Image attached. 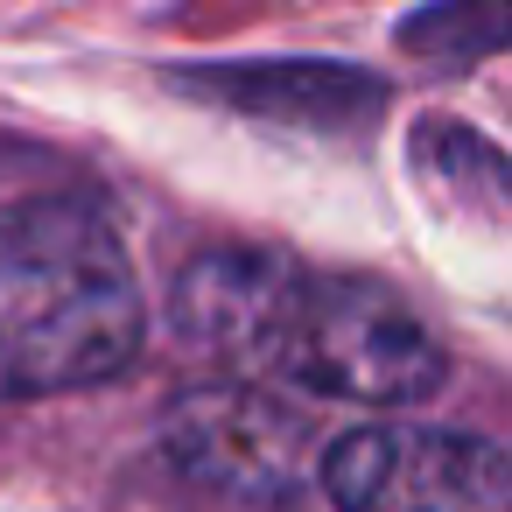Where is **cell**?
<instances>
[{"label": "cell", "mask_w": 512, "mask_h": 512, "mask_svg": "<svg viewBox=\"0 0 512 512\" xmlns=\"http://www.w3.org/2000/svg\"><path fill=\"white\" fill-rule=\"evenodd\" d=\"M414 162H421V176L435 190H449L456 211H470L477 197H491V211L512 218V162H498L477 134H463V127H421L414 134Z\"/></svg>", "instance_id": "8992f818"}, {"label": "cell", "mask_w": 512, "mask_h": 512, "mask_svg": "<svg viewBox=\"0 0 512 512\" xmlns=\"http://www.w3.org/2000/svg\"><path fill=\"white\" fill-rule=\"evenodd\" d=\"M141 358V288L106 211L29 197L0 211V400L120 379Z\"/></svg>", "instance_id": "7a4b0ae2"}, {"label": "cell", "mask_w": 512, "mask_h": 512, "mask_svg": "<svg viewBox=\"0 0 512 512\" xmlns=\"http://www.w3.org/2000/svg\"><path fill=\"white\" fill-rule=\"evenodd\" d=\"M183 92L225 106V113H253V120H288V127H365L386 106V78L330 64V57H260V64H197L176 78Z\"/></svg>", "instance_id": "277c9868"}, {"label": "cell", "mask_w": 512, "mask_h": 512, "mask_svg": "<svg viewBox=\"0 0 512 512\" xmlns=\"http://www.w3.org/2000/svg\"><path fill=\"white\" fill-rule=\"evenodd\" d=\"M337 512H512V456L484 435L372 421L323 449Z\"/></svg>", "instance_id": "3957f363"}, {"label": "cell", "mask_w": 512, "mask_h": 512, "mask_svg": "<svg viewBox=\"0 0 512 512\" xmlns=\"http://www.w3.org/2000/svg\"><path fill=\"white\" fill-rule=\"evenodd\" d=\"M176 323L211 358L323 400L400 407L442 386V344L400 295L288 253H204L176 281Z\"/></svg>", "instance_id": "6da1fadb"}, {"label": "cell", "mask_w": 512, "mask_h": 512, "mask_svg": "<svg viewBox=\"0 0 512 512\" xmlns=\"http://www.w3.org/2000/svg\"><path fill=\"white\" fill-rule=\"evenodd\" d=\"M400 50L428 71H463L498 50H512V0H428L400 22Z\"/></svg>", "instance_id": "5b68a950"}]
</instances>
